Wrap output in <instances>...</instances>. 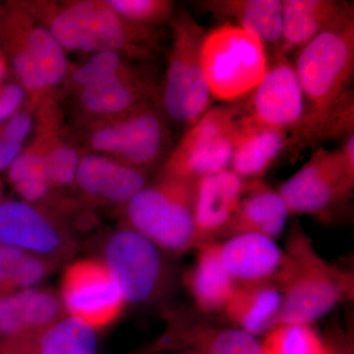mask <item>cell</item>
<instances>
[{
  "label": "cell",
  "mask_w": 354,
  "mask_h": 354,
  "mask_svg": "<svg viewBox=\"0 0 354 354\" xmlns=\"http://www.w3.org/2000/svg\"><path fill=\"white\" fill-rule=\"evenodd\" d=\"M50 31L67 53H113L132 60L153 59L160 51L157 29L121 19L104 0H16Z\"/></svg>",
  "instance_id": "1"
},
{
  "label": "cell",
  "mask_w": 354,
  "mask_h": 354,
  "mask_svg": "<svg viewBox=\"0 0 354 354\" xmlns=\"http://www.w3.org/2000/svg\"><path fill=\"white\" fill-rule=\"evenodd\" d=\"M194 264L186 272V288L200 312L221 313L236 283L221 262L218 241L197 246Z\"/></svg>",
  "instance_id": "25"
},
{
  "label": "cell",
  "mask_w": 354,
  "mask_h": 354,
  "mask_svg": "<svg viewBox=\"0 0 354 354\" xmlns=\"http://www.w3.org/2000/svg\"><path fill=\"white\" fill-rule=\"evenodd\" d=\"M57 263L26 253L12 279V292L38 288L58 267Z\"/></svg>",
  "instance_id": "33"
},
{
  "label": "cell",
  "mask_w": 354,
  "mask_h": 354,
  "mask_svg": "<svg viewBox=\"0 0 354 354\" xmlns=\"http://www.w3.org/2000/svg\"><path fill=\"white\" fill-rule=\"evenodd\" d=\"M0 26L17 37L36 60L48 87L57 94L58 88L64 86L72 64L50 31L23 10L16 0L0 7Z\"/></svg>",
  "instance_id": "19"
},
{
  "label": "cell",
  "mask_w": 354,
  "mask_h": 354,
  "mask_svg": "<svg viewBox=\"0 0 354 354\" xmlns=\"http://www.w3.org/2000/svg\"><path fill=\"white\" fill-rule=\"evenodd\" d=\"M297 145L288 132L255 124L239 116L230 169L245 180H258L290 147Z\"/></svg>",
  "instance_id": "21"
},
{
  "label": "cell",
  "mask_w": 354,
  "mask_h": 354,
  "mask_svg": "<svg viewBox=\"0 0 354 354\" xmlns=\"http://www.w3.org/2000/svg\"><path fill=\"white\" fill-rule=\"evenodd\" d=\"M60 299L67 315L95 330L118 320L127 301L120 283L99 257H85L65 267Z\"/></svg>",
  "instance_id": "12"
},
{
  "label": "cell",
  "mask_w": 354,
  "mask_h": 354,
  "mask_svg": "<svg viewBox=\"0 0 354 354\" xmlns=\"http://www.w3.org/2000/svg\"><path fill=\"white\" fill-rule=\"evenodd\" d=\"M281 305L274 283L236 285L221 314L232 327L259 339L274 327Z\"/></svg>",
  "instance_id": "26"
},
{
  "label": "cell",
  "mask_w": 354,
  "mask_h": 354,
  "mask_svg": "<svg viewBox=\"0 0 354 354\" xmlns=\"http://www.w3.org/2000/svg\"><path fill=\"white\" fill-rule=\"evenodd\" d=\"M197 6L225 23L252 32L265 46L278 48L281 39V0H202Z\"/></svg>",
  "instance_id": "24"
},
{
  "label": "cell",
  "mask_w": 354,
  "mask_h": 354,
  "mask_svg": "<svg viewBox=\"0 0 354 354\" xmlns=\"http://www.w3.org/2000/svg\"><path fill=\"white\" fill-rule=\"evenodd\" d=\"M195 183L158 176L120 209L121 223L165 253L181 255L195 249Z\"/></svg>",
  "instance_id": "6"
},
{
  "label": "cell",
  "mask_w": 354,
  "mask_h": 354,
  "mask_svg": "<svg viewBox=\"0 0 354 354\" xmlns=\"http://www.w3.org/2000/svg\"><path fill=\"white\" fill-rule=\"evenodd\" d=\"M169 24L172 44L158 104L171 124L186 130L211 109L201 57L206 32L186 9L174 13Z\"/></svg>",
  "instance_id": "5"
},
{
  "label": "cell",
  "mask_w": 354,
  "mask_h": 354,
  "mask_svg": "<svg viewBox=\"0 0 354 354\" xmlns=\"http://www.w3.org/2000/svg\"><path fill=\"white\" fill-rule=\"evenodd\" d=\"M152 75L142 70L132 75L116 76L73 93L76 122L122 115L147 102L158 100Z\"/></svg>",
  "instance_id": "15"
},
{
  "label": "cell",
  "mask_w": 354,
  "mask_h": 354,
  "mask_svg": "<svg viewBox=\"0 0 354 354\" xmlns=\"http://www.w3.org/2000/svg\"><path fill=\"white\" fill-rule=\"evenodd\" d=\"M353 130L354 97L353 91L349 90L330 111L317 142L329 139L344 140L349 135L354 134Z\"/></svg>",
  "instance_id": "32"
},
{
  "label": "cell",
  "mask_w": 354,
  "mask_h": 354,
  "mask_svg": "<svg viewBox=\"0 0 354 354\" xmlns=\"http://www.w3.org/2000/svg\"><path fill=\"white\" fill-rule=\"evenodd\" d=\"M121 19L139 27L157 29L171 23L176 4L171 0H104Z\"/></svg>",
  "instance_id": "31"
},
{
  "label": "cell",
  "mask_w": 354,
  "mask_h": 354,
  "mask_svg": "<svg viewBox=\"0 0 354 354\" xmlns=\"http://www.w3.org/2000/svg\"><path fill=\"white\" fill-rule=\"evenodd\" d=\"M59 295L48 288L0 295V341L30 339L66 316Z\"/></svg>",
  "instance_id": "17"
},
{
  "label": "cell",
  "mask_w": 354,
  "mask_h": 354,
  "mask_svg": "<svg viewBox=\"0 0 354 354\" xmlns=\"http://www.w3.org/2000/svg\"><path fill=\"white\" fill-rule=\"evenodd\" d=\"M281 39L274 51L300 50L339 21L354 15L353 4L337 0H281Z\"/></svg>",
  "instance_id": "20"
},
{
  "label": "cell",
  "mask_w": 354,
  "mask_h": 354,
  "mask_svg": "<svg viewBox=\"0 0 354 354\" xmlns=\"http://www.w3.org/2000/svg\"><path fill=\"white\" fill-rule=\"evenodd\" d=\"M142 69L129 59L113 53H95L80 65H71L64 88L70 95L92 84L111 77L132 75Z\"/></svg>",
  "instance_id": "30"
},
{
  "label": "cell",
  "mask_w": 354,
  "mask_h": 354,
  "mask_svg": "<svg viewBox=\"0 0 354 354\" xmlns=\"http://www.w3.org/2000/svg\"><path fill=\"white\" fill-rule=\"evenodd\" d=\"M148 172L106 156L83 152L73 191L87 208L120 211L150 183Z\"/></svg>",
  "instance_id": "14"
},
{
  "label": "cell",
  "mask_w": 354,
  "mask_h": 354,
  "mask_svg": "<svg viewBox=\"0 0 354 354\" xmlns=\"http://www.w3.org/2000/svg\"><path fill=\"white\" fill-rule=\"evenodd\" d=\"M0 244L62 265L78 250L70 218L55 209L22 201L0 202Z\"/></svg>",
  "instance_id": "10"
},
{
  "label": "cell",
  "mask_w": 354,
  "mask_h": 354,
  "mask_svg": "<svg viewBox=\"0 0 354 354\" xmlns=\"http://www.w3.org/2000/svg\"><path fill=\"white\" fill-rule=\"evenodd\" d=\"M293 66L305 104L299 143H317L324 123L348 92L353 77L354 15L339 21L300 48Z\"/></svg>",
  "instance_id": "3"
},
{
  "label": "cell",
  "mask_w": 354,
  "mask_h": 354,
  "mask_svg": "<svg viewBox=\"0 0 354 354\" xmlns=\"http://www.w3.org/2000/svg\"><path fill=\"white\" fill-rule=\"evenodd\" d=\"M177 354H197L194 353H190V351H180V353Z\"/></svg>",
  "instance_id": "41"
},
{
  "label": "cell",
  "mask_w": 354,
  "mask_h": 354,
  "mask_svg": "<svg viewBox=\"0 0 354 354\" xmlns=\"http://www.w3.org/2000/svg\"><path fill=\"white\" fill-rule=\"evenodd\" d=\"M95 330L68 315L30 339L0 341V354H95Z\"/></svg>",
  "instance_id": "27"
},
{
  "label": "cell",
  "mask_w": 354,
  "mask_h": 354,
  "mask_svg": "<svg viewBox=\"0 0 354 354\" xmlns=\"http://www.w3.org/2000/svg\"><path fill=\"white\" fill-rule=\"evenodd\" d=\"M276 285L281 305L274 327L311 324L353 297V274L323 258L299 223L288 232Z\"/></svg>",
  "instance_id": "2"
},
{
  "label": "cell",
  "mask_w": 354,
  "mask_h": 354,
  "mask_svg": "<svg viewBox=\"0 0 354 354\" xmlns=\"http://www.w3.org/2000/svg\"><path fill=\"white\" fill-rule=\"evenodd\" d=\"M330 354H353V344L349 341L330 342Z\"/></svg>",
  "instance_id": "38"
},
{
  "label": "cell",
  "mask_w": 354,
  "mask_h": 354,
  "mask_svg": "<svg viewBox=\"0 0 354 354\" xmlns=\"http://www.w3.org/2000/svg\"><path fill=\"white\" fill-rule=\"evenodd\" d=\"M354 171L342 162L337 151L318 148L304 167L277 188L290 216L327 218L351 201Z\"/></svg>",
  "instance_id": "11"
},
{
  "label": "cell",
  "mask_w": 354,
  "mask_h": 354,
  "mask_svg": "<svg viewBox=\"0 0 354 354\" xmlns=\"http://www.w3.org/2000/svg\"><path fill=\"white\" fill-rule=\"evenodd\" d=\"M239 109L243 120L288 132L300 145L304 97L295 66L286 55L274 51L272 57H268L262 80L250 93L245 108Z\"/></svg>",
  "instance_id": "13"
},
{
  "label": "cell",
  "mask_w": 354,
  "mask_h": 354,
  "mask_svg": "<svg viewBox=\"0 0 354 354\" xmlns=\"http://www.w3.org/2000/svg\"><path fill=\"white\" fill-rule=\"evenodd\" d=\"M169 125L157 100L115 118L79 121L70 134L83 152L149 171L171 151Z\"/></svg>",
  "instance_id": "4"
},
{
  "label": "cell",
  "mask_w": 354,
  "mask_h": 354,
  "mask_svg": "<svg viewBox=\"0 0 354 354\" xmlns=\"http://www.w3.org/2000/svg\"><path fill=\"white\" fill-rule=\"evenodd\" d=\"M221 262L236 285L276 283L285 262L283 247L259 234L232 235L218 241Z\"/></svg>",
  "instance_id": "18"
},
{
  "label": "cell",
  "mask_w": 354,
  "mask_h": 354,
  "mask_svg": "<svg viewBox=\"0 0 354 354\" xmlns=\"http://www.w3.org/2000/svg\"><path fill=\"white\" fill-rule=\"evenodd\" d=\"M24 147L21 144L0 142V174L8 169L14 160L22 152Z\"/></svg>",
  "instance_id": "37"
},
{
  "label": "cell",
  "mask_w": 354,
  "mask_h": 354,
  "mask_svg": "<svg viewBox=\"0 0 354 354\" xmlns=\"http://www.w3.org/2000/svg\"><path fill=\"white\" fill-rule=\"evenodd\" d=\"M158 348L197 354H260V339L230 325L189 321L176 323Z\"/></svg>",
  "instance_id": "22"
},
{
  "label": "cell",
  "mask_w": 354,
  "mask_h": 354,
  "mask_svg": "<svg viewBox=\"0 0 354 354\" xmlns=\"http://www.w3.org/2000/svg\"><path fill=\"white\" fill-rule=\"evenodd\" d=\"M25 252L11 246L0 244V295L12 292V279Z\"/></svg>",
  "instance_id": "36"
},
{
  "label": "cell",
  "mask_w": 354,
  "mask_h": 354,
  "mask_svg": "<svg viewBox=\"0 0 354 354\" xmlns=\"http://www.w3.org/2000/svg\"><path fill=\"white\" fill-rule=\"evenodd\" d=\"M9 72H10V70H9L6 55L0 48V86L8 78Z\"/></svg>",
  "instance_id": "39"
},
{
  "label": "cell",
  "mask_w": 354,
  "mask_h": 354,
  "mask_svg": "<svg viewBox=\"0 0 354 354\" xmlns=\"http://www.w3.org/2000/svg\"><path fill=\"white\" fill-rule=\"evenodd\" d=\"M27 101L24 88L14 80L13 77H8L0 86V123L22 108Z\"/></svg>",
  "instance_id": "35"
},
{
  "label": "cell",
  "mask_w": 354,
  "mask_h": 354,
  "mask_svg": "<svg viewBox=\"0 0 354 354\" xmlns=\"http://www.w3.org/2000/svg\"><path fill=\"white\" fill-rule=\"evenodd\" d=\"M290 216L277 188L261 179L248 180L225 236L251 234L276 241L285 230Z\"/></svg>",
  "instance_id": "23"
},
{
  "label": "cell",
  "mask_w": 354,
  "mask_h": 354,
  "mask_svg": "<svg viewBox=\"0 0 354 354\" xmlns=\"http://www.w3.org/2000/svg\"><path fill=\"white\" fill-rule=\"evenodd\" d=\"M36 122V109L27 101L22 108L0 123V142L25 146V142L35 133Z\"/></svg>",
  "instance_id": "34"
},
{
  "label": "cell",
  "mask_w": 354,
  "mask_h": 354,
  "mask_svg": "<svg viewBox=\"0 0 354 354\" xmlns=\"http://www.w3.org/2000/svg\"><path fill=\"white\" fill-rule=\"evenodd\" d=\"M6 172L7 183L20 200L53 209H60L67 201L66 195L53 188L46 171L41 142L32 137Z\"/></svg>",
  "instance_id": "28"
},
{
  "label": "cell",
  "mask_w": 354,
  "mask_h": 354,
  "mask_svg": "<svg viewBox=\"0 0 354 354\" xmlns=\"http://www.w3.org/2000/svg\"><path fill=\"white\" fill-rule=\"evenodd\" d=\"M97 257L120 283L127 304H150L165 290L167 253L133 228L121 223L109 230L97 241Z\"/></svg>",
  "instance_id": "9"
},
{
  "label": "cell",
  "mask_w": 354,
  "mask_h": 354,
  "mask_svg": "<svg viewBox=\"0 0 354 354\" xmlns=\"http://www.w3.org/2000/svg\"><path fill=\"white\" fill-rule=\"evenodd\" d=\"M3 199V185H2L1 180H0V202Z\"/></svg>",
  "instance_id": "40"
},
{
  "label": "cell",
  "mask_w": 354,
  "mask_h": 354,
  "mask_svg": "<svg viewBox=\"0 0 354 354\" xmlns=\"http://www.w3.org/2000/svg\"><path fill=\"white\" fill-rule=\"evenodd\" d=\"M203 69L213 99L232 102L250 94L268 65L266 46L252 32L225 23L206 34Z\"/></svg>",
  "instance_id": "7"
},
{
  "label": "cell",
  "mask_w": 354,
  "mask_h": 354,
  "mask_svg": "<svg viewBox=\"0 0 354 354\" xmlns=\"http://www.w3.org/2000/svg\"><path fill=\"white\" fill-rule=\"evenodd\" d=\"M239 106L211 108L171 149L160 176L196 183L230 169L237 132Z\"/></svg>",
  "instance_id": "8"
},
{
  "label": "cell",
  "mask_w": 354,
  "mask_h": 354,
  "mask_svg": "<svg viewBox=\"0 0 354 354\" xmlns=\"http://www.w3.org/2000/svg\"><path fill=\"white\" fill-rule=\"evenodd\" d=\"M248 180L232 169L202 177L195 183V248L218 241L227 235L228 227Z\"/></svg>",
  "instance_id": "16"
},
{
  "label": "cell",
  "mask_w": 354,
  "mask_h": 354,
  "mask_svg": "<svg viewBox=\"0 0 354 354\" xmlns=\"http://www.w3.org/2000/svg\"><path fill=\"white\" fill-rule=\"evenodd\" d=\"M260 354H330V346L311 324H286L263 335Z\"/></svg>",
  "instance_id": "29"
}]
</instances>
